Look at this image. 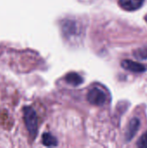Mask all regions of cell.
I'll return each instance as SVG.
<instances>
[{"mask_svg": "<svg viewBox=\"0 0 147 148\" xmlns=\"http://www.w3.org/2000/svg\"><path fill=\"white\" fill-rule=\"evenodd\" d=\"M23 120L29 134L34 139L38 131V118L33 108L28 106L23 108Z\"/></svg>", "mask_w": 147, "mask_h": 148, "instance_id": "6da1fadb", "label": "cell"}, {"mask_svg": "<svg viewBox=\"0 0 147 148\" xmlns=\"http://www.w3.org/2000/svg\"><path fill=\"white\" fill-rule=\"evenodd\" d=\"M88 101L89 103L95 106H102L106 102L105 93L100 88H94L88 94Z\"/></svg>", "mask_w": 147, "mask_h": 148, "instance_id": "7a4b0ae2", "label": "cell"}, {"mask_svg": "<svg viewBox=\"0 0 147 148\" xmlns=\"http://www.w3.org/2000/svg\"><path fill=\"white\" fill-rule=\"evenodd\" d=\"M121 66L125 69L134 72V73H143V72H145L146 70V68L143 64H140L139 62L130 61V60L123 61L121 62Z\"/></svg>", "mask_w": 147, "mask_h": 148, "instance_id": "3957f363", "label": "cell"}, {"mask_svg": "<svg viewBox=\"0 0 147 148\" xmlns=\"http://www.w3.org/2000/svg\"><path fill=\"white\" fill-rule=\"evenodd\" d=\"M144 0H119L120 5L126 10H135L140 8Z\"/></svg>", "mask_w": 147, "mask_h": 148, "instance_id": "277c9868", "label": "cell"}, {"mask_svg": "<svg viewBox=\"0 0 147 148\" xmlns=\"http://www.w3.org/2000/svg\"><path fill=\"white\" fill-rule=\"evenodd\" d=\"M65 81L68 84L73 85V86H78V85H80V84H81L83 82L82 77L80 75H78L77 73H74V72L68 73L65 76Z\"/></svg>", "mask_w": 147, "mask_h": 148, "instance_id": "5b68a950", "label": "cell"}, {"mask_svg": "<svg viewBox=\"0 0 147 148\" xmlns=\"http://www.w3.org/2000/svg\"><path fill=\"white\" fill-rule=\"evenodd\" d=\"M139 121L138 119H133L128 126V128H127V132H126V138H127V140H130L133 136L134 134H136V132L138 131L139 129Z\"/></svg>", "mask_w": 147, "mask_h": 148, "instance_id": "8992f818", "label": "cell"}, {"mask_svg": "<svg viewBox=\"0 0 147 148\" xmlns=\"http://www.w3.org/2000/svg\"><path fill=\"white\" fill-rule=\"evenodd\" d=\"M42 142L46 147H55V146H57V140L49 133H44L42 134Z\"/></svg>", "mask_w": 147, "mask_h": 148, "instance_id": "52a82bcc", "label": "cell"}, {"mask_svg": "<svg viewBox=\"0 0 147 148\" xmlns=\"http://www.w3.org/2000/svg\"><path fill=\"white\" fill-rule=\"evenodd\" d=\"M135 56L140 59H147V45H146L145 47L139 49L138 50L135 51L134 53Z\"/></svg>", "mask_w": 147, "mask_h": 148, "instance_id": "ba28073f", "label": "cell"}, {"mask_svg": "<svg viewBox=\"0 0 147 148\" xmlns=\"http://www.w3.org/2000/svg\"><path fill=\"white\" fill-rule=\"evenodd\" d=\"M138 147H147V133L145 134L140 138V140H139V143H138Z\"/></svg>", "mask_w": 147, "mask_h": 148, "instance_id": "9c48e42d", "label": "cell"}]
</instances>
